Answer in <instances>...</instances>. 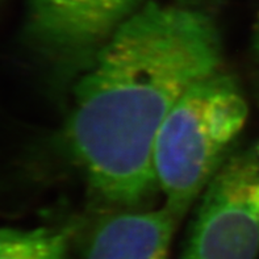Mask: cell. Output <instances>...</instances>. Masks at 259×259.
<instances>
[{
	"label": "cell",
	"instance_id": "1",
	"mask_svg": "<svg viewBox=\"0 0 259 259\" xmlns=\"http://www.w3.org/2000/svg\"><path fill=\"white\" fill-rule=\"evenodd\" d=\"M223 67V44L203 11L149 0L79 75L66 142L104 200L137 207L158 191V132L191 84Z\"/></svg>",
	"mask_w": 259,
	"mask_h": 259
},
{
	"label": "cell",
	"instance_id": "2",
	"mask_svg": "<svg viewBox=\"0 0 259 259\" xmlns=\"http://www.w3.org/2000/svg\"><path fill=\"white\" fill-rule=\"evenodd\" d=\"M247 116L240 84L223 67L191 84L168 112L153 162L164 205L181 220L233 153Z\"/></svg>",
	"mask_w": 259,
	"mask_h": 259
},
{
	"label": "cell",
	"instance_id": "3",
	"mask_svg": "<svg viewBox=\"0 0 259 259\" xmlns=\"http://www.w3.org/2000/svg\"><path fill=\"white\" fill-rule=\"evenodd\" d=\"M259 254V142L234 149L199 197L181 259Z\"/></svg>",
	"mask_w": 259,
	"mask_h": 259
},
{
	"label": "cell",
	"instance_id": "4",
	"mask_svg": "<svg viewBox=\"0 0 259 259\" xmlns=\"http://www.w3.org/2000/svg\"><path fill=\"white\" fill-rule=\"evenodd\" d=\"M149 0H29L26 38L58 72L82 74Z\"/></svg>",
	"mask_w": 259,
	"mask_h": 259
},
{
	"label": "cell",
	"instance_id": "5",
	"mask_svg": "<svg viewBox=\"0 0 259 259\" xmlns=\"http://www.w3.org/2000/svg\"><path fill=\"white\" fill-rule=\"evenodd\" d=\"M179 223L166 205L109 214L92 229L80 259H168Z\"/></svg>",
	"mask_w": 259,
	"mask_h": 259
},
{
	"label": "cell",
	"instance_id": "6",
	"mask_svg": "<svg viewBox=\"0 0 259 259\" xmlns=\"http://www.w3.org/2000/svg\"><path fill=\"white\" fill-rule=\"evenodd\" d=\"M0 259H70V237L58 228L0 227Z\"/></svg>",
	"mask_w": 259,
	"mask_h": 259
},
{
	"label": "cell",
	"instance_id": "7",
	"mask_svg": "<svg viewBox=\"0 0 259 259\" xmlns=\"http://www.w3.org/2000/svg\"><path fill=\"white\" fill-rule=\"evenodd\" d=\"M254 48H255V52L258 53L259 57V17L258 21H256L255 29H254Z\"/></svg>",
	"mask_w": 259,
	"mask_h": 259
}]
</instances>
